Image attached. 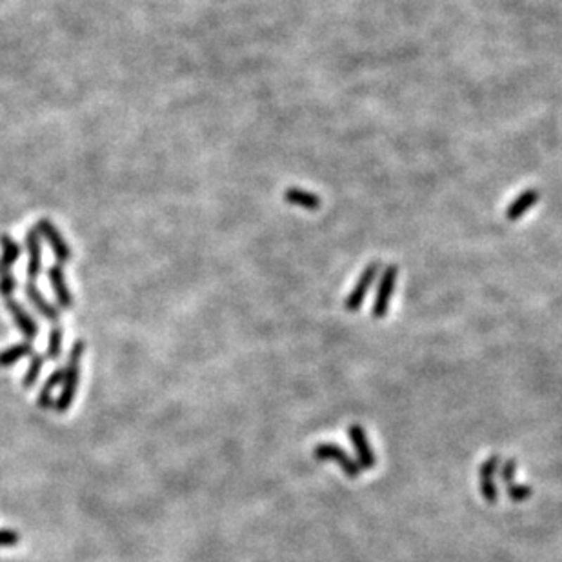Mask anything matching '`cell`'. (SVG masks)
I'll return each instance as SVG.
<instances>
[{
    "label": "cell",
    "instance_id": "cell-1",
    "mask_svg": "<svg viewBox=\"0 0 562 562\" xmlns=\"http://www.w3.org/2000/svg\"><path fill=\"white\" fill-rule=\"evenodd\" d=\"M84 353H86V343L84 340H75V344L70 350V355H68L64 375H62V390L57 399H55V406H53V409L57 413L70 411V408L73 406L77 390H79L80 362L84 359Z\"/></svg>",
    "mask_w": 562,
    "mask_h": 562
},
{
    "label": "cell",
    "instance_id": "cell-2",
    "mask_svg": "<svg viewBox=\"0 0 562 562\" xmlns=\"http://www.w3.org/2000/svg\"><path fill=\"white\" fill-rule=\"evenodd\" d=\"M313 457H315L317 461L337 462L338 468H340V470L346 473V477H350V479H359L360 475H362V471H364L355 459H352L347 455L346 449H344L343 446H338V444L333 442L317 444L315 448H313Z\"/></svg>",
    "mask_w": 562,
    "mask_h": 562
},
{
    "label": "cell",
    "instance_id": "cell-3",
    "mask_svg": "<svg viewBox=\"0 0 562 562\" xmlns=\"http://www.w3.org/2000/svg\"><path fill=\"white\" fill-rule=\"evenodd\" d=\"M397 279H399V266L390 264L383 272V275H381L373 306H371V315L375 319H384L388 315V312H390V302L393 299V293H395Z\"/></svg>",
    "mask_w": 562,
    "mask_h": 562
},
{
    "label": "cell",
    "instance_id": "cell-4",
    "mask_svg": "<svg viewBox=\"0 0 562 562\" xmlns=\"http://www.w3.org/2000/svg\"><path fill=\"white\" fill-rule=\"evenodd\" d=\"M35 229L39 231L40 238H44L48 242L49 250L53 251L55 259L58 260V264H66L73 259V251H71V246L66 242L64 235L60 233V229L57 226L53 224L49 219H40L37 222Z\"/></svg>",
    "mask_w": 562,
    "mask_h": 562
},
{
    "label": "cell",
    "instance_id": "cell-5",
    "mask_svg": "<svg viewBox=\"0 0 562 562\" xmlns=\"http://www.w3.org/2000/svg\"><path fill=\"white\" fill-rule=\"evenodd\" d=\"M378 272H381V264L378 262H371L366 266L364 272L360 273V277L357 279L353 290L350 291V295H347L346 300H344V309H346V312L355 313L362 307V302H364L369 288H371L373 282L377 281Z\"/></svg>",
    "mask_w": 562,
    "mask_h": 562
},
{
    "label": "cell",
    "instance_id": "cell-6",
    "mask_svg": "<svg viewBox=\"0 0 562 562\" xmlns=\"http://www.w3.org/2000/svg\"><path fill=\"white\" fill-rule=\"evenodd\" d=\"M347 435H350V440H352L353 448L357 452V457H359V464L362 470H371L377 466V455L371 449V444L368 440V435H366V430L360 424H352L347 428Z\"/></svg>",
    "mask_w": 562,
    "mask_h": 562
},
{
    "label": "cell",
    "instance_id": "cell-7",
    "mask_svg": "<svg viewBox=\"0 0 562 562\" xmlns=\"http://www.w3.org/2000/svg\"><path fill=\"white\" fill-rule=\"evenodd\" d=\"M48 281L51 286V291L57 299V304L62 309H73L75 306V297L71 293L70 286L66 282V275H64V268L62 264H53L48 268Z\"/></svg>",
    "mask_w": 562,
    "mask_h": 562
},
{
    "label": "cell",
    "instance_id": "cell-8",
    "mask_svg": "<svg viewBox=\"0 0 562 562\" xmlns=\"http://www.w3.org/2000/svg\"><path fill=\"white\" fill-rule=\"evenodd\" d=\"M499 466H501V457L492 455L483 462L479 470L480 495H483L484 501L492 502V504H495L497 499H499V490H497L495 484V473L499 471Z\"/></svg>",
    "mask_w": 562,
    "mask_h": 562
},
{
    "label": "cell",
    "instance_id": "cell-9",
    "mask_svg": "<svg viewBox=\"0 0 562 562\" xmlns=\"http://www.w3.org/2000/svg\"><path fill=\"white\" fill-rule=\"evenodd\" d=\"M6 309H8L11 319H13L18 331L24 335V340H30L31 343V340L39 335V324H37L35 319L31 317V313L27 312L26 307L18 302V300H15L13 297H11V299H6Z\"/></svg>",
    "mask_w": 562,
    "mask_h": 562
},
{
    "label": "cell",
    "instance_id": "cell-10",
    "mask_svg": "<svg viewBox=\"0 0 562 562\" xmlns=\"http://www.w3.org/2000/svg\"><path fill=\"white\" fill-rule=\"evenodd\" d=\"M26 251H27V277L33 282L42 272V242L35 228L26 233Z\"/></svg>",
    "mask_w": 562,
    "mask_h": 562
},
{
    "label": "cell",
    "instance_id": "cell-11",
    "mask_svg": "<svg viewBox=\"0 0 562 562\" xmlns=\"http://www.w3.org/2000/svg\"><path fill=\"white\" fill-rule=\"evenodd\" d=\"M539 198H540L539 189H535V188L524 189L523 193H518L517 197L511 200L510 206L506 207V211H504L506 219L510 220V222H517V220H521L524 215H526L528 211L532 210L533 206H537Z\"/></svg>",
    "mask_w": 562,
    "mask_h": 562
},
{
    "label": "cell",
    "instance_id": "cell-12",
    "mask_svg": "<svg viewBox=\"0 0 562 562\" xmlns=\"http://www.w3.org/2000/svg\"><path fill=\"white\" fill-rule=\"evenodd\" d=\"M24 291H26V297H27V300H30V304H33V307H35L40 315L44 317L46 321L53 322V324H58V319H60V309H58L55 304L49 302L44 295L40 293V290L35 286V282H31V281L27 282L26 288H24Z\"/></svg>",
    "mask_w": 562,
    "mask_h": 562
},
{
    "label": "cell",
    "instance_id": "cell-13",
    "mask_svg": "<svg viewBox=\"0 0 562 562\" xmlns=\"http://www.w3.org/2000/svg\"><path fill=\"white\" fill-rule=\"evenodd\" d=\"M20 259V244L8 233H0V275L13 269Z\"/></svg>",
    "mask_w": 562,
    "mask_h": 562
},
{
    "label": "cell",
    "instance_id": "cell-14",
    "mask_svg": "<svg viewBox=\"0 0 562 562\" xmlns=\"http://www.w3.org/2000/svg\"><path fill=\"white\" fill-rule=\"evenodd\" d=\"M284 200L291 206L302 207L306 211H317L321 207V197L312 191H306V189L300 188H288L284 191Z\"/></svg>",
    "mask_w": 562,
    "mask_h": 562
},
{
    "label": "cell",
    "instance_id": "cell-15",
    "mask_svg": "<svg viewBox=\"0 0 562 562\" xmlns=\"http://www.w3.org/2000/svg\"><path fill=\"white\" fill-rule=\"evenodd\" d=\"M33 355V346L30 340H23V343L13 344V346L6 347L0 352V368H11L18 362V360L26 359V357Z\"/></svg>",
    "mask_w": 562,
    "mask_h": 562
},
{
    "label": "cell",
    "instance_id": "cell-16",
    "mask_svg": "<svg viewBox=\"0 0 562 562\" xmlns=\"http://www.w3.org/2000/svg\"><path fill=\"white\" fill-rule=\"evenodd\" d=\"M62 375H64V369H55L51 375L48 377V381L44 383V386H42V390H40L39 397H37V404H39V408L42 409H49L55 406V397H53V391H55V388L58 386V384H62Z\"/></svg>",
    "mask_w": 562,
    "mask_h": 562
},
{
    "label": "cell",
    "instance_id": "cell-17",
    "mask_svg": "<svg viewBox=\"0 0 562 562\" xmlns=\"http://www.w3.org/2000/svg\"><path fill=\"white\" fill-rule=\"evenodd\" d=\"M44 360L46 357L39 355V353H33V355H31V362L26 368V373H24L23 377V386L26 388V390L27 388H33L37 384L40 373H42V368H44Z\"/></svg>",
    "mask_w": 562,
    "mask_h": 562
},
{
    "label": "cell",
    "instance_id": "cell-18",
    "mask_svg": "<svg viewBox=\"0 0 562 562\" xmlns=\"http://www.w3.org/2000/svg\"><path fill=\"white\" fill-rule=\"evenodd\" d=\"M62 338H64V331H62L60 326L55 324L51 328V331H49L48 352H46L48 359L57 360L58 357H60V353H62Z\"/></svg>",
    "mask_w": 562,
    "mask_h": 562
},
{
    "label": "cell",
    "instance_id": "cell-19",
    "mask_svg": "<svg viewBox=\"0 0 562 562\" xmlns=\"http://www.w3.org/2000/svg\"><path fill=\"white\" fill-rule=\"evenodd\" d=\"M506 493H508V497H510V501L513 502H524L528 501L530 497H532L533 490L532 486H528V484H511V486L506 487Z\"/></svg>",
    "mask_w": 562,
    "mask_h": 562
},
{
    "label": "cell",
    "instance_id": "cell-20",
    "mask_svg": "<svg viewBox=\"0 0 562 562\" xmlns=\"http://www.w3.org/2000/svg\"><path fill=\"white\" fill-rule=\"evenodd\" d=\"M17 286L18 281L15 279L13 272L2 273V275H0V295H2L4 299H11V297H13V293L17 291Z\"/></svg>",
    "mask_w": 562,
    "mask_h": 562
},
{
    "label": "cell",
    "instance_id": "cell-21",
    "mask_svg": "<svg viewBox=\"0 0 562 562\" xmlns=\"http://www.w3.org/2000/svg\"><path fill=\"white\" fill-rule=\"evenodd\" d=\"M515 473H517V461H515V459H508V461L502 464L501 470L502 483L506 484V487L511 486V484L515 483Z\"/></svg>",
    "mask_w": 562,
    "mask_h": 562
},
{
    "label": "cell",
    "instance_id": "cell-22",
    "mask_svg": "<svg viewBox=\"0 0 562 562\" xmlns=\"http://www.w3.org/2000/svg\"><path fill=\"white\" fill-rule=\"evenodd\" d=\"M20 535L15 530L8 528H0V548H9V546H17Z\"/></svg>",
    "mask_w": 562,
    "mask_h": 562
}]
</instances>
